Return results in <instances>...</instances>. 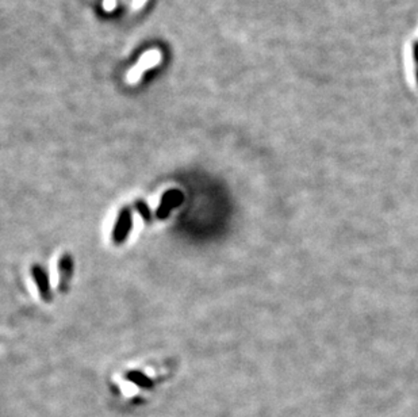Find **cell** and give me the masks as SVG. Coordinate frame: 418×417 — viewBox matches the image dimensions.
Here are the masks:
<instances>
[{"label": "cell", "mask_w": 418, "mask_h": 417, "mask_svg": "<svg viewBox=\"0 0 418 417\" xmlns=\"http://www.w3.org/2000/svg\"><path fill=\"white\" fill-rule=\"evenodd\" d=\"M161 58H163V56H161L160 51H157V49H152V51L145 52L141 56V58H139L136 65L133 66L132 70L126 74V81H128L129 84H137L141 80V78H142V75L147 70H152V68L159 65L160 62H161Z\"/></svg>", "instance_id": "obj_1"}, {"label": "cell", "mask_w": 418, "mask_h": 417, "mask_svg": "<svg viewBox=\"0 0 418 417\" xmlns=\"http://www.w3.org/2000/svg\"><path fill=\"white\" fill-rule=\"evenodd\" d=\"M133 228V213L132 208L129 206L122 207L118 217H116V222L112 229V241L115 245H120L128 240L129 235L132 232Z\"/></svg>", "instance_id": "obj_2"}, {"label": "cell", "mask_w": 418, "mask_h": 417, "mask_svg": "<svg viewBox=\"0 0 418 417\" xmlns=\"http://www.w3.org/2000/svg\"><path fill=\"white\" fill-rule=\"evenodd\" d=\"M184 197H183L182 191H179L176 189H170L168 191L161 195V199H160V205L156 210V217L159 220H165L168 218V216L170 214V212L174 210L175 207H178L180 203L183 202Z\"/></svg>", "instance_id": "obj_3"}, {"label": "cell", "mask_w": 418, "mask_h": 417, "mask_svg": "<svg viewBox=\"0 0 418 417\" xmlns=\"http://www.w3.org/2000/svg\"><path fill=\"white\" fill-rule=\"evenodd\" d=\"M31 276L34 279L38 293L41 295V299L45 302H49L52 299V290L51 282H49V276L47 272L43 270L39 264H34L31 267Z\"/></svg>", "instance_id": "obj_4"}, {"label": "cell", "mask_w": 418, "mask_h": 417, "mask_svg": "<svg viewBox=\"0 0 418 417\" xmlns=\"http://www.w3.org/2000/svg\"><path fill=\"white\" fill-rule=\"evenodd\" d=\"M58 274H60V282H58V290L62 294H65L69 289L70 279L73 275V259L69 253H64L61 259L58 262Z\"/></svg>", "instance_id": "obj_5"}, {"label": "cell", "mask_w": 418, "mask_h": 417, "mask_svg": "<svg viewBox=\"0 0 418 417\" xmlns=\"http://www.w3.org/2000/svg\"><path fill=\"white\" fill-rule=\"evenodd\" d=\"M126 378L129 381H132L133 383H136V385L142 387H151L153 385L151 379L147 378L145 374H142V373H139V371H129L128 374H126Z\"/></svg>", "instance_id": "obj_6"}, {"label": "cell", "mask_w": 418, "mask_h": 417, "mask_svg": "<svg viewBox=\"0 0 418 417\" xmlns=\"http://www.w3.org/2000/svg\"><path fill=\"white\" fill-rule=\"evenodd\" d=\"M134 206H136V210L138 212L139 216L142 217L143 221H145L146 224L152 222V218H153V216H152V210H151V207H149V205H147L146 202L142 201V199H138V201H136Z\"/></svg>", "instance_id": "obj_7"}, {"label": "cell", "mask_w": 418, "mask_h": 417, "mask_svg": "<svg viewBox=\"0 0 418 417\" xmlns=\"http://www.w3.org/2000/svg\"><path fill=\"white\" fill-rule=\"evenodd\" d=\"M411 51H413V57H414L415 79H417V84H418V39H414V41H413V45H411Z\"/></svg>", "instance_id": "obj_8"}, {"label": "cell", "mask_w": 418, "mask_h": 417, "mask_svg": "<svg viewBox=\"0 0 418 417\" xmlns=\"http://www.w3.org/2000/svg\"><path fill=\"white\" fill-rule=\"evenodd\" d=\"M116 7V0H103V8L105 11H114Z\"/></svg>", "instance_id": "obj_9"}, {"label": "cell", "mask_w": 418, "mask_h": 417, "mask_svg": "<svg viewBox=\"0 0 418 417\" xmlns=\"http://www.w3.org/2000/svg\"><path fill=\"white\" fill-rule=\"evenodd\" d=\"M147 0H133V8L134 10H139V8H142L143 6H145V3H146Z\"/></svg>", "instance_id": "obj_10"}]
</instances>
